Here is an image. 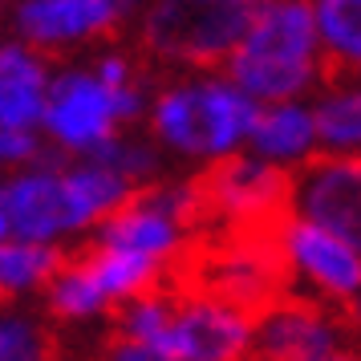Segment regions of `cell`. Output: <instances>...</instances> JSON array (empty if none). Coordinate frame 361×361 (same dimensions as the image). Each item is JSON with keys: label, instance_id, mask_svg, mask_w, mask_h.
<instances>
[{"label": "cell", "instance_id": "obj_9", "mask_svg": "<svg viewBox=\"0 0 361 361\" xmlns=\"http://www.w3.org/2000/svg\"><path fill=\"white\" fill-rule=\"evenodd\" d=\"M122 20L126 8L118 0H8L13 41L66 61L106 49Z\"/></svg>", "mask_w": 361, "mask_h": 361}, {"label": "cell", "instance_id": "obj_11", "mask_svg": "<svg viewBox=\"0 0 361 361\" xmlns=\"http://www.w3.org/2000/svg\"><path fill=\"white\" fill-rule=\"evenodd\" d=\"M252 341L256 312L187 280L175 284V312L166 333L171 361H252Z\"/></svg>", "mask_w": 361, "mask_h": 361}, {"label": "cell", "instance_id": "obj_15", "mask_svg": "<svg viewBox=\"0 0 361 361\" xmlns=\"http://www.w3.org/2000/svg\"><path fill=\"white\" fill-rule=\"evenodd\" d=\"M53 78H57L53 57L20 45L13 37L0 45V134L41 130L45 110H49Z\"/></svg>", "mask_w": 361, "mask_h": 361}, {"label": "cell", "instance_id": "obj_7", "mask_svg": "<svg viewBox=\"0 0 361 361\" xmlns=\"http://www.w3.org/2000/svg\"><path fill=\"white\" fill-rule=\"evenodd\" d=\"M268 240H272L288 293L333 305L341 312L361 296V252L337 231L288 212L268 231Z\"/></svg>", "mask_w": 361, "mask_h": 361}, {"label": "cell", "instance_id": "obj_4", "mask_svg": "<svg viewBox=\"0 0 361 361\" xmlns=\"http://www.w3.org/2000/svg\"><path fill=\"white\" fill-rule=\"evenodd\" d=\"M154 85H114L90 57L61 61L53 78L41 134L57 159H98L126 130H138L150 110Z\"/></svg>", "mask_w": 361, "mask_h": 361}, {"label": "cell", "instance_id": "obj_8", "mask_svg": "<svg viewBox=\"0 0 361 361\" xmlns=\"http://www.w3.org/2000/svg\"><path fill=\"white\" fill-rule=\"evenodd\" d=\"M203 215L224 235H268L293 203V175L256 159L252 150L199 175Z\"/></svg>", "mask_w": 361, "mask_h": 361}, {"label": "cell", "instance_id": "obj_13", "mask_svg": "<svg viewBox=\"0 0 361 361\" xmlns=\"http://www.w3.org/2000/svg\"><path fill=\"white\" fill-rule=\"evenodd\" d=\"M288 212L337 231L361 252V159L321 154L293 179Z\"/></svg>", "mask_w": 361, "mask_h": 361}, {"label": "cell", "instance_id": "obj_23", "mask_svg": "<svg viewBox=\"0 0 361 361\" xmlns=\"http://www.w3.org/2000/svg\"><path fill=\"white\" fill-rule=\"evenodd\" d=\"M90 361H171V357L159 353V349H150V345H138V341H130V337L110 333V337L94 349V357Z\"/></svg>", "mask_w": 361, "mask_h": 361}, {"label": "cell", "instance_id": "obj_5", "mask_svg": "<svg viewBox=\"0 0 361 361\" xmlns=\"http://www.w3.org/2000/svg\"><path fill=\"white\" fill-rule=\"evenodd\" d=\"M256 0H150L134 13L138 53L171 73L224 69L244 37Z\"/></svg>", "mask_w": 361, "mask_h": 361}, {"label": "cell", "instance_id": "obj_25", "mask_svg": "<svg viewBox=\"0 0 361 361\" xmlns=\"http://www.w3.org/2000/svg\"><path fill=\"white\" fill-rule=\"evenodd\" d=\"M345 321H349V329H353V341L361 345V296L349 305V309H345Z\"/></svg>", "mask_w": 361, "mask_h": 361}, {"label": "cell", "instance_id": "obj_19", "mask_svg": "<svg viewBox=\"0 0 361 361\" xmlns=\"http://www.w3.org/2000/svg\"><path fill=\"white\" fill-rule=\"evenodd\" d=\"M333 69L361 78V0H312Z\"/></svg>", "mask_w": 361, "mask_h": 361}, {"label": "cell", "instance_id": "obj_16", "mask_svg": "<svg viewBox=\"0 0 361 361\" xmlns=\"http://www.w3.org/2000/svg\"><path fill=\"white\" fill-rule=\"evenodd\" d=\"M61 247L29 244V240H0V293L8 305H33L45 300L53 280L66 268Z\"/></svg>", "mask_w": 361, "mask_h": 361}, {"label": "cell", "instance_id": "obj_20", "mask_svg": "<svg viewBox=\"0 0 361 361\" xmlns=\"http://www.w3.org/2000/svg\"><path fill=\"white\" fill-rule=\"evenodd\" d=\"M171 312H175V284H163L154 293L130 300L126 309L114 317V333L130 337L138 345H150L166 353V333H171Z\"/></svg>", "mask_w": 361, "mask_h": 361}, {"label": "cell", "instance_id": "obj_21", "mask_svg": "<svg viewBox=\"0 0 361 361\" xmlns=\"http://www.w3.org/2000/svg\"><path fill=\"white\" fill-rule=\"evenodd\" d=\"M98 159L114 166L134 191H147V187H154L159 179H166V163H171L147 130H126L114 147L106 150V154H98Z\"/></svg>", "mask_w": 361, "mask_h": 361}, {"label": "cell", "instance_id": "obj_24", "mask_svg": "<svg viewBox=\"0 0 361 361\" xmlns=\"http://www.w3.org/2000/svg\"><path fill=\"white\" fill-rule=\"evenodd\" d=\"M300 361H361V345L349 341L341 349H329V353H317V357H300Z\"/></svg>", "mask_w": 361, "mask_h": 361}, {"label": "cell", "instance_id": "obj_22", "mask_svg": "<svg viewBox=\"0 0 361 361\" xmlns=\"http://www.w3.org/2000/svg\"><path fill=\"white\" fill-rule=\"evenodd\" d=\"M49 159V142L41 130H4L0 134V163L8 171H25Z\"/></svg>", "mask_w": 361, "mask_h": 361}, {"label": "cell", "instance_id": "obj_6", "mask_svg": "<svg viewBox=\"0 0 361 361\" xmlns=\"http://www.w3.org/2000/svg\"><path fill=\"white\" fill-rule=\"evenodd\" d=\"M166 272L138 260L130 252L102 244H85L82 252L66 256L61 276L53 280L49 296L41 300L57 325H98L106 317H118L130 300L154 293L166 284Z\"/></svg>", "mask_w": 361, "mask_h": 361}, {"label": "cell", "instance_id": "obj_26", "mask_svg": "<svg viewBox=\"0 0 361 361\" xmlns=\"http://www.w3.org/2000/svg\"><path fill=\"white\" fill-rule=\"evenodd\" d=\"M118 4H122L126 13H142V8H147L150 0H118Z\"/></svg>", "mask_w": 361, "mask_h": 361}, {"label": "cell", "instance_id": "obj_1", "mask_svg": "<svg viewBox=\"0 0 361 361\" xmlns=\"http://www.w3.org/2000/svg\"><path fill=\"white\" fill-rule=\"evenodd\" d=\"M138 195L102 159H57L8 171L0 183V240L73 247L90 244L106 219Z\"/></svg>", "mask_w": 361, "mask_h": 361}, {"label": "cell", "instance_id": "obj_3", "mask_svg": "<svg viewBox=\"0 0 361 361\" xmlns=\"http://www.w3.org/2000/svg\"><path fill=\"white\" fill-rule=\"evenodd\" d=\"M329 61L312 0H256L240 45L224 66L256 106L312 102L329 82Z\"/></svg>", "mask_w": 361, "mask_h": 361}, {"label": "cell", "instance_id": "obj_14", "mask_svg": "<svg viewBox=\"0 0 361 361\" xmlns=\"http://www.w3.org/2000/svg\"><path fill=\"white\" fill-rule=\"evenodd\" d=\"M247 150L296 179L305 166H312L325 154L312 102H272V106H260L256 122H252Z\"/></svg>", "mask_w": 361, "mask_h": 361}, {"label": "cell", "instance_id": "obj_2", "mask_svg": "<svg viewBox=\"0 0 361 361\" xmlns=\"http://www.w3.org/2000/svg\"><path fill=\"white\" fill-rule=\"evenodd\" d=\"M256 102L224 69L171 73L150 90L147 134L171 163L195 166L199 175L247 150Z\"/></svg>", "mask_w": 361, "mask_h": 361}, {"label": "cell", "instance_id": "obj_12", "mask_svg": "<svg viewBox=\"0 0 361 361\" xmlns=\"http://www.w3.org/2000/svg\"><path fill=\"white\" fill-rule=\"evenodd\" d=\"M353 341V329L341 309L284 293L268 309L256 312V341L252 361H300Z\"/></svg>", "mask_w": 361, "mask_h": 361}, {"label": "cell", "instance_id": "obj_18", "mask_svg": "<svg viewBox=\"0 0 361 361\" xmlns=\"http://www.w3.org/2000/svg\"><path fill=\"white\" fill-rule=\"evenodd\" d=\"M0 361H61L57 321L45 305H8L0 312Z\"/></svg>", "mask_w": 361, "mask_h": 361}, {"label": "cell", "instance_id": "obj_10", "mask_svg": "<svg viewBox=\"0 0 361 361\" xmlns=\"http://www.w3.org/2000/svg\"><path fill=\"white\" fill-rule=\"evenodd\" d=\"M187 284L235 300L247 312L268 309L276 296L288 293L268 235H224V231H215V240L195 247V256L187 260Z\"/></svg>", "mask_w": 361, "mask_h": 361}, {"label": "cell", "instance_id": "obj_17", "mask_svg": "<svg viewBox=\"0 0 361 361\" xmlns=\"http://www.w3.org/2000/svg\"><path fill=\"white\" fill-rule=\"evenodd\" d=\"M321 150L333 159H361V78H329L325 90L312 98Z\"/></svg>", "mask_w": 361, "mask_h": 361}]
</instances>
